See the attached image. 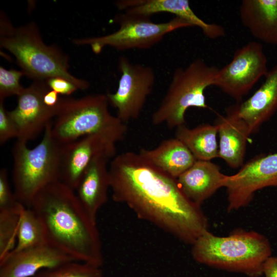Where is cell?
<instances>
[{"label":"cell","mask_w":277,"mask_h":277,"mask_svg":"<svg viewBox=\"0 0 277 277\" xmlns=\"http://www.w3.org/2000/svg\"><path fill=\"white\" fill-rule=\"evenodd\" d=\"M109 172L113 200L125 204L139 219L191 245L208 231L201 206L186 196L176 179L138 153L127 151L115 156Z\"/></svg>","instance_id":"1"},{"label":"cell","mask_w":277,"mask_h":277,"mask_svg":"<svg viewBox=\"0 0 277 277\" xmlns=\"http://www.w3.org/2000/svg\"><path fill=\"white\" fill-rule=\"evenodd\" d=\"M263 275L265 277H277V255H271L265 262Z\"/></svg>","instance_id":"30"},{"label":"cell","mask_w":277,"mask_h":277,"mask_svg":"<svg viewBox=\"0 0 277 277\" xmlns=\"http://www.w3.org/2000/svg\"><path fill=\"white\" fill-rule=\"evenodd\" d=\"M113 22L118 25L114 32L103 36L74 39L77 45H89L98 54L106 46L118 51L148 49L160 42L168 33L192 27L185 20L174 17L162 23L152 22L150 16L122 11L115 15Z\"/></svg>","instance_id":"8"},{"label":"cell","mask_w":277,"mask_h":277,"mask_svg":"<svg viewBox=\"0 0 277 277\" xmlns=\"http://www.w3.org/2000/svg\"><path fill=\"white\" fill-rule=\"evenodd\" d=\"M25 207L19 210L0 211V261L15 248L21 213Z\"/></svg>","instance_id":"24"},{"label":"cell","mask_w":277,"mask_h":277,"mask_svg":"<svg viewBox=\"0 0 277 277\" xmlns=\"http://www.w3.org/2000/svg\"><path fill=\"white\" fill-rule=\"evenodd\" d=\"M216 126L202 124L193 128L185 125L176 128L175 137L191 151L196 160L211 161L218 157L219 143Z\"/></svg>","instance_id":"22"},{"label":"cell","mask_w":277,"mask_h":277,"mask_svg":"<svg viewBox=\"0 0 277 277\" xmlns=\"http://www.w3.org/2000/svg\"><path fill=\"white\" fill-rule=\"evenodd\" d=\"M25 75L21 70H7L0 67V100L4 101L12 95L18 96L24 87L20 84V78Z\"/></svg>","instance_id":"26"},{"label":"cell","mask_w":277,"mask_h":277,"mask_svg":"<svg viewBox=\"0 0 277 277\" xmlns=\"http://www.w3.org/2000/svg\"><path fill=\"white\" fill-rule=\"evenodd\" d=\"M126 124L81 137L62 146L60 181L75 190L86 168L97 156L116 153V144L127 132Z\"/></svg>","instance_id":"11"},{"label":"cell","mask_w":277,"mask_h":277,"mask_svg":"<svg viewBox=\"0 0 277 277\" xmlns=\"http://www.w3.org/2000/svg\"><path fill=\"white\" fill-rule=\"evenodd\" d=\"M268 239L263 234L238 229L219 236L209 230L192 245L191 255L198 263L248 277L263 275L264 265L272 255Z\"/></svg>","instance_id":"3"},{"label":"cell","mask_w":277,"mask_h":277,"mask_svg":"<svg viewBox=\"0 0 277 277\" xmlns=\"http://www.w3.org/2000/svg\"><path fill=\"white\" fill-rule=\"evenodd\" d=\"M23 206L11 190L7 169L2 168L0 170V211L19 210Z\"/></svg>","instance_id":"27"},{"label":"cell","mask_w":277,"mask_h":277,"mask_svg":"<svg viewBox=\"0 0 277 277\" xmlns=\"http://www.w3.org/2000/svg\"><path fill=\"white\" fill-rule=\"evenodd\" d=\"M49 88L46 81H34L17 96L16 107L8 111L17 128V141L27 143L35 138L55 116L59 103L55 107H49L43 99Z\"/></svg>","instance_id":"13"},{"label":"cell","mask_w":277,"mask_h":277,"mask_svg":"<svg viewBox=\"0 0 277 277\" xmlns=\"http://www.w3.org/2000/svg\"><path fill=\"white\" fill-rule=\"evenodd\" d=\"M33 277H104L101 267L73 261L44 269Z\"/></svg>","instance_id":"25"},{"label":"cell","mask_w":277,"mask_h":277,"mask_svg":"<svg viewBox=\"0 0 277 277\" xmlns=\"http://www.w3.org/2000/svg\"><path fill=\"white\" fill-rule=\"evenodd\" d=\"M58 95L56 92L49 88L43 95L44 103L49 107L57 106L61 100Z\"/></svg>","instance_id":"31"},{"label":"cell","mask_w":277,"mask_h":277,"mask_svg":"<svg viewBox=\"0 0 277 277\" xmlns=\"http://www.w3.org/2000/svg\"><path fill=\"white\" fill-rule=\"evenodd\" d=\"M239 15L242 25L255 38L277 46V0H243Z\"/></svg>","instance_id":"20"},{"label":"cell","mask_w":277,"mask_h":277,"mask_svg":"<svg viewBox=\"0 0 277 277\" xmlns=\"http://www.w3.org/2000/svg\"><path fill=\"white\" fill-rule=\"evenodd\" d=\"M46 83L50 89L61 95H69L78 90L73 84L62 77L49 78L46 81Z\"/></svg>","instance_id":"29"},{"label":"cell","mask_w":277,"mask_h":277,"mask_svg":"<svg viewBox=\"0 0 277 277\" xmlns=\"http://www.w3.org/2000/svg\"><path fill=\"white\" fill-rule=\"evenodd\" d=\"M219 69L201 58L176 68L165 95L152 115V123L176 128L185 125L186 112L189 108H207L205 92L213 86Z\"/></svg>","instance_id":"6"},{"label":"cell","mask_w":277,"mask_h":277,"mask_svg":"<svg viewBox=\"0 0 277 277\" xmlns=\"http://www.w3.org/2000/svg\"><path fill=\"white\" fill-rule=\"evenodd\" d=\"M261 86L248 98L236 103L239 116L251 134L277 112V64L269 70Z\"/></svg>","instance_id":"18"},{"label":"cell","mask_w":277,"mask_h":277,"mask_svg":"<svg viewBox=\"0 0 277 277\" xmlns=\"http://www.w3.org/2000/svg\"><path fill=\"white\" fill-rule=\"evenodd\" d=\"M115 155L105 153L96 156L83 172L74 190L82 206L96 221L98 210L108 200L110 188L108 163Z\"/></svg>","instance_id":"17"},{"label":"cell","mask_w":277,"mask_h":277,"mask_svg":"<svg viewBox=\"0 0 277 277\" xmlns=\"http://www.w3.org/2000/svg\"><path fill=\"white\" fill-rule=\"evenodd\" d=\"M268 71L262 44L251 41L237 49L231 61L219 68L213 86L241 103Z\"/></svg>","instance_id":"9"},{"label":"cell","mask_w":277,"mask_h":277,"mask_svg":"<svg viewBox=\"0 0 277 277\" xmlns=\"http://www.w3.org/2000/svg\"><path fill=\"white\" fill-rule=\"evenodd\" d=\"M118 69L121 75L117 90L106 95L117 110L116 116L126 124L139 117L153 89L155 75L150 66L133 63L125 56L119 58Z\"/></svg>","instance_id":"10"},{"label":"cell","mask_w":277,"mask_h":277,"mask_svg":"<svg viewBox=\"0 0 277 277\" xmlns=\"http://www.w3.org/2000/svg\"><path fill=\"white\" fill-rule=\"evenodd\" d=\"M0 24L1 47L15 56L25 75L34 81L62 77L71 82L78 89L89 88L88 81L69 72L68 56L55 46L44 43L34 23L14 27L3 14Z\"/></svg>","instance_id":"4"},{"label":"cell","mask_w":277,"mask_h":277,"mask_svg":"<svg viewBox=\"0 0 277 277\" xmlns=\"http://www.w3.org/2000/svg\"><path fill=\"white\" fill-rule=\"evenodd\" d=\"M122 11L151 16L165 12L183 19L193 27L200 28L207 37L214 39L225 35L223 27L205 22L191 9L188 0H120L115 3Z\"/></svg>","instance_id":"15"},{"label":"cell","mask_w":277,"mask_h":277,"mask_svg":"<svg viewBox=\"0 0 277 277\" xmlns=\"http://www.w3.org/2000/svg\"><path fill=\"white\" fill-rule=\"evenodd\" d=\"M214 125L219 136L218 157L232 168L241 167L251 134L238 114L236 104L229 107L225 115H219Z\"/></svg>","instance_id":"16"},{"label":"cell","mask_w":277,"mask_h":277,"mask_svg":"<svg viewBox=\"0 0 277 277\" xmlns=\"http://www.w3.org/2000/svg\"><path fill=\"white\" fill-rule=\"evenodd\" d=\"M138 153L157 168L175 179L196 161L189 149L176 137L163 141L154 149L141 148Z\"/></svg>","instance_id":"21"},{"label":"cell","mask_w":277,"mask_h":277,"mask_svg":"<svg viewBox=\"0 0 277 277\" xmlns=\"http://www.w3.org/2000/svg\"><path fill=\"white\" fill-rule=\"evenodd\" d=\"M17 137L16 127L4 107V101L0 100V144Z\"/></svg>","instance_id":"28"},{"label":"cell","mask_w":277,"mask_h":277,"mask_svg":"<svg viewBox=\"0 0 277 277\" xmlns=\"http://www.w3.org/2000/svg\"><path fill=\"white\" fill-rule=\"evenodd\" d=\"M109 104L107 95L104 94L80 98H61L54 122L51 124L52 136L63 145L125 124L111 114Z\"/></svg>","instance_id":"7"},{"label":"cell","mask_w":277,"mask_h":277,"mask_svg":"<svg viewBox=\"0 0 277 277\" xmlns=\"http://www.w3.org/2000/svg\"><path fill=\"white\" fill-rule=\"evenodd\" d=\"M268 187H277V152L256 155L227 175L228 212L247 206L257 191Z\"/></svg>","instance_id":"12"},{"label":"cell","mask_w":277,"mask_h":277,"mask_svg":"<svg viewBox=\"0 0 277 277\" xmlns=\"http://www.w3.org/2000/svg\"><path fill=\"white\" fill-rule=\"evenodd\" d=\"M49 123L39 144L29 148L27 143L17 141L12 149V181L17 201L30 207L44 188L60 181L62 145L52 136Z\"/></svg>","instance_id":"5"},{"label":"cell","mask_w":277,"mask_h":277,"mask_svg":"<svg viewBox=\"0 0 277 277\" xmlns=\"http://www.w3.org/2000/svg\"><path fill=\"white\" fill-rule=\"evenodd\" d=\"M227 176L219 165L210 161L196 160L176 180L186 196L201 206L220 188L224 187Z\"/></svg>","instance_id":"19"},{"label":"cell","mask_w":277,"mask_h":277,"mask_svg":"<svg viewBox=\"0 0 277 277\" xmlns=\"http://www.w3.org/2000/svg\"><path fill=\"white\" fill-rule=\"evenodd\" d=\"M48 243L12 251L0 261V277H33L41 271L73 261Z\"/></svg>","instance_id":"14"},{"label":"cell","mask_w":277,"mask_h":277,"mask_svg":"<svg viewBox=\"0 0 277 277\" xmlns=\"http://www.w3.org/2000/svg\"><path fill=\"white\" fill-rule=\"evenodd\" d=\"M30 208L42 224L47 243L75 261L101 267L104 256L96 221L74 190L61 181L52 183L36 194Z\"/></svg>","instance_id":"2"},{"label":"cell","mask_w":277,"mask_h":277,"mask_svg":"<svg viewBox=\"0 0 277 277\" xmlns=\"http://www.w3.org/2000/svg\"><path fill=\"white\" fill-rule=\"evenodd\" d=\"M42 224L32 209L25 207L22 211L17 241L13 251H17L46 243Z\"/></svg>","instance_id":"23"}]
</instances>
